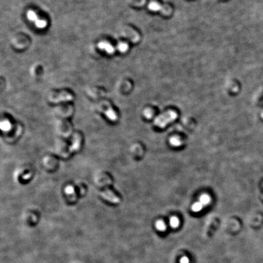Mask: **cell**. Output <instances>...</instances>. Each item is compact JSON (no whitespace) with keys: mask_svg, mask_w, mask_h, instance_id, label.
Here are the masks:
<instances>
[{"mask_svg":"<svg viewBox=\"0 0 263 263\" xmlns=\"http://www.w3.org/2000/svg\"><path fill=\"white\" fill-rule=\"evenodd\" d=\"M177 118V114L175 111H169L157 117L154 120V124L160 128H164L169 123L174 121Z\"/></svg>","mask_w":263,"mask_h":263,"instance_id":"obj_1","label":"cell"},{"mask_svg":"<svg viewBox=\"0 0 263 263\" xmlns=\"http://www.w3.org/2000/svg\"><path fill=\"white\" fill-rule=\"evenodd\" d=\"M97 46L100 49L104 50L110 54H111L115 52L114 47L110 43L107 42H105V41L100 42L98 43Z\"/></svg>","mask_w":263,"mask_h":263,"instance_id":"obj_2","label":"cell"},{"mask_svg":"<svg viewBox=\"0 0 263 263\" xmlns=\"http://www.w3.org/2000/svg\"><path fill=\"white\" fill-rule=\"evenodd\" d=\"M102 197H103L104 199L113 202V203H118L119 202V198L113 192L107 190L105 192H103L101 194Z\"/></svg>","mask_w":263,"mask_h":263,"instance_id":"obj_3","label":"cell"},{"mask_svg":"<svg viewBox=\"0 0 263 263\" xmlns=\"http://www.w3.org/2000/svg\"><path fill=\"white\" fill-rule=\"evenodd\" d=\"M219 224V221L217 219H214L208 226L205 233V236L208 238L211 237L212 235L214 233L215 230L217 228Z\"/></svg>","mask_w":263,"mask_h":263,"instance_id":"obj_4","label":"cell"},{"mask_svg":"<svg viewBox=\"0 0 263 263\" xmlns=\"http://www.w3.org/2000/svg\"><path fill=\"white\" fill-rule=\"evenodd\" d=\"M211 200V197L208 194H203L200 197L199 202H200L204 206H206L209 203H210Z\"/></svg>","mask_w":263,"mask_h":263,"instance_id":"obj_5","label":"cell"},{"mask_svg":"<svg viewBox=\"0 0 263 263\" xmlns=\"http://www.w3.org/2000/svg\"><path fill=\"white\" fill-rule=\"evenodd\" d=\"M26 16H27V18L29 21H32L34 23L38 19L37 13L34 11H33L32 10H29L27 12V13H26Z\"/></svg>","mask_w":263,"mask_h":263,"instance_id":"obj_6","label":"cell"},{"mask_svg":"<svg viewBox=\"0 0 263 263\" xmlns=\"http://www.w3.org/2000/svg\"><path fill=\"white\" fill-rule=\"evenodd\" d=\"M155 227L160 232H165L167 228L166 225L162 220H159L155 222Z\"/></svg>","mask_w":263,"mask_h":263,"instance_id":"obj_7","label":"cell"},{"mask_svg":"<svg viewBox=\"0 0 263 263\" xmlns=\"http://www.w3.org/2000/svg\"><path fill=\"white\" fill-rule=\"evenodd\" d=\"M170 143L174 147H179L181 145L182 142L178 137H173L170 140Z\"/></svg>","mask_w":263,"mask_h":263,"instance_id":"obj_8","label":"cell"},{"mask_svg":"<svg viewBox=\"0 0 263 263\" xmlns=\"http://www.w3.org/2000/svg\"><path fill=\"white\" fill-rule=\"evenodd\" d=\"M35 25L39 29H43L46 27L47 26V21L43 19H40L38 18L35 22Z\"/></svg>","mask_w":263,"mask_h":263,"instance_id":"obj_9","label":"cell"},{"mask_svg":"<svg viewBox=\"0 0 263 263\" xmlns=\"http://www.w3.org/2000/svg\"><path fill=\"white\" fill-rule=\"evenodd\" d=\"M149 9L152 11H159L162 9V6L158 2L152 1L149 4Z\"/></svg>","mask_w":263,"mask_h":263,"instance_id":"obj_10","label":"cell"},{"mask_svg":"<svg viewBox=\"0 0 263 263\" xmlns=\"http://www.w3.org/2000/svg\"><path fill=\"white\" fill-rule=\"evenodd\" d=\"M170 225L172 228H177L180 225V221L178 218L175 216H173L172 217H171L170 220Z\"/></svg>","mask_w":263,"mask_h":263,"instance_id":"obj_11","label":"cell"},{"mask_svg":"<svg viewBox=\"0 0 263 263\" xmlns=\"http://www.w3.org/2000/svg\"><path fill=\"white\" fill-rule=\"evenodd\" d=\"M203 207V205L200 202H197L192 205L191 209L194 212L197 213V212L200 211L202 210Z\"/></svg>","mask_w":263,"mask_h":263,"instance_id":"obj_12","label":"cell"},{"mask_svg":"<svg viewBox=\"0 0 263 263\" xmlns=\"http://www.w3.org/2000/svg\"><path fill=\"white\" fill-rule=\"evenodd\" d=\"M129 46L126 43H119L118 45V49L121 53H125L128 50Z\"/></svg>","mask_w":263,"mask_h":263,"instance_id":"obj_13","label":"cell"},{"mask_svg":"<svg viewBox=\"0 0 263 263\" xmlns=\"http://www.w3.org/2000/svg\"><path fill=\"white\" fill-rule=\"evenodd\" d=\"M144 115L145 118H146L148 119H151L153 116V112L151 109L148 108V109H146L144 110Z\"/></svg>","mask_w":263,"mask_h":263,"instance_id":"obj_14","label":"cell"},{"mask_svg":"<svg viewBox=\"0 0 263 263\" xmlns=\"http://www.w3.org/2000/svg\"><path fill=\"white\" fill-rule=\"evenodd\" d=\"M9 127H10V124L9 122V121H5L1 122V129L3 130H7L9 129Z\"/></svg>","mask_w":263,"mask_h":263,"instance_id":"obj_15","label":"cell"},{"mask_svg":"<svg viewBox=\"0 0 263 263\" xmlns=\"http://www.w3.org/2000/svg\"><path fill=\"white\" fill-rule=\"evenodd\" d=\"M189 258L186 257H183L180 260V263H189Z\"/></svg>","mask_w":263,"mask_h":263,"instance_id":"obj_16","label":"cell"}]
</instances>
